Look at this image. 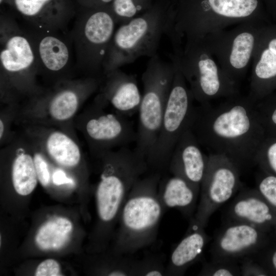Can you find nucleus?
Segmentation results:
<instances>
[{"label": "nucleus", "instance_id": "nucleus-5", "mask_svg": "<svg viewBox=\"0 0 276 276\" xmlns=\"http://www.w3.org/2000/svg\"><path fill=\"white\" fill-rule=\"evenodd\" d=\"M184 41L180 52L170 57L177 64L195 101L205 105L239 94L238 84L222 70L203 38Z\"/></svg>", "mask_w": 276, "mask_h": 276}, {"label": "nucleus", "instance_id": "nucleus-13", "mask_svg": "<svg viewBox=\"0 0 276 276\" xmlns=\"http://www.w3.org/2000/svg\"><path fill=\"white\" fill-rule=\"evenodd\" d=\"M96 101L83 116L82 129L93 151L101 156L117 147H125L136 139V131L127 117L106 112Z\"/></svg>", "mask_w": 276, "mask_h": 276}, {"label": "nucleus", "instance_id": "nucleus-8", "mask_svg": "<svg viewBox=\"0 0 276 276\" xmlns=\"http://www.w3.org/2000/svg\"><path fill=\"white\" fill-rule=\"evenodd\" d=\"M160 131L147 158L149 168L157 172L168 168L174 147L183 132L191 128L196 107L194 99L176 63Z\"/></svg>", "mask_w": 276, "mask_h": 276}, {"label": "nucleus", "instance_id": "nucleus-22", "mask_svg": "<svg viewBox=\"0 0 276 276\" xmlns=\"http://www.w3.org/2000/svg\"><path fill=\"white\" fill-rule=\"evenodd\" d=\"M42 136H33L45 154L58 165L67 168L77 166L82 159L78 144L68 134L58 130H50Z\"/></svg>", "mask_w": 276, "mask_h": 276}, {"label": "nucleus", "instance_id": "nucleus-16", "mask_svg": "<svg viewBox=\"0 0 276 276\" xmlns=\"http://www.w3.org/2000/svg\"><path fill=\"white\" fill-rule=\"evenodd\" d=\"M99 88L95 100L105 108L110 105L126 117L138 112L142 95L135 75L114 70L104 74Z\"/></svg>", "mask_w": 276, "mask_h": 276}, {"label": "nucleus", "instance_id": "nucleus-14", "mask_svg": "<svg viewBox=\"0 0 276 276\" xmlns=\"http://www.w3.org/2000/svg\"><path fill=\"white\" fill-rule=\"evenodd\" d=\"M226 221L214 237L212 260L238 262L263 246L264 230L245 222Z\"/></svg>", "mask_w": 276, "mask_h": 276}, {"label": "nucleus", "instance_id": "nucleus-29", "mask_svg": "<svg viewBox=\"0 0 276 276\" xmlns=\"http://www.w3.org/2000/svg\"><path fill=\"white\" fill-rule=\"evenodd\" d=\"M241 275H265L263 267L250 257H246L240 261Z\"/></svg>", "mask_w": 276, "mask_h": 276}, {"label": "nucleus", "instance_id": "nucleus-27", "mask_svg": "<svg viewBox=\"0 0 276 276\" xmlns=\"http://www.w3.org/2000/svg\"><path fill=\"white\" fill-rule=\"evenodd\" d=\"M238 262L225 260H214L203 264L199 275L235 276L241 275Z\"/></svg>", "mask_w": 276, "mask_h": 276}, {"label": "nucleus", "instance_id": "nucleus-25", "mask_svg": "<svg viewBox=\"0 0 276 276\" xmlns=\"http://www.w3.org/2000/svg\"><path fill=\"white\" fill-rule=\"evenodd\" d=\"M255 106L266 137H276V92L257 102Z\"/></svg>", "mask_w": 276, "mask_h": 276}, {"label": "nucleus", "instance_id": "nucleus-10", "mask_svg": "<svg viewBox=\"0 0 276 276\" xmlns=\"http://www.w3.org/2000/svg\"><path fill=\"white\" fill-rule=\"evenodd\" d=\"M264 27L261 21H248L202 37L222 70L237 84L252 62Z\"/></svg>", "mask_w": 276, "mask_h": 276}, {"label": "nucleus", "instance_id": "nucleus-17", "mask_svg": "<svg viewBox=\"0 0 276 276\" xmlns=\"http://www.w3.org/2000/svg\"><path fill=\"white\" fill-rule=\"evenodd\" d=\"M251 63L248 96L257 102L276 89V28L263 27Z\"/></svg>", "mask_w": 276, "mask_h": 276}, {"label": "nucleus", "instance_id": "nucleus-20", "mask_svg": "<svg viewBox=\"0 0 276 276\" xmlns=\"http://www.w3.org/2000/svg\"><path fill=\"white\" fill-rule=\"evenodd\" d=\"M210 237L204 227L194 219L190 220L186 234L175 246L166 266V275L180 276L201 257Z\"/></svg>", "mask_w": 276, "mask_h": 276}, {"label": "nucleus", "instance_id": "nucleus-23", "mask_svg": "<svg viewBox=\"0 0 276 276\" xmlns=\"http://www.w3.org/2000/svg\"><path fill=\"white\" fill-rule=\"evenodd\" d=\"M14 157L11 168L13 188L19 195L26 196L35 189L38 181L29 140L11 144Z\"/></svg>", "mask_w": 276, "mask_h": 276}, {"label": "nucleus", "instance_id": "nucleus-31", "mask_svg": "<svg viewBox=\"0 0 276 276\" xmlns=\"http://www.w3.org/2000/svg\"><path fill=\"white\" fill-rule=\"evenodd\" d=\"M52 180L54 184L60 186L64 184L74 185V180L68 177L66 173L61 169L55 170L52 176Z\"/></svg>", "mask_w": 276, "mask_h": 276}, {"label": "nucleus", "instance_id": "nucleus-30", "mask_svg": "<svg viewBox=\"0 0 276 276\" xmlns=\"http://www.w3.org/2000/svg\"><path fill=\"white\" fill-rule=\"evenodd\" d=\"M36 276H58L60 274V267L57 261L49 259L41 262L36 268Z\"/></svg>", "mask_w": 276, "mask_h": 276}, {"label": "nucleus", "instance_id": "nucleus-24", "mask_svg": "<svg viewBox=\"0 0 276 276\" xmlns=\"http://www.w3.org/2000/svg\"><path fill=\"white\" fill-rule=\"evenodd\" d=\"M73 229V223L67 218L53 217L39 227L35 236V243L43 250L60 249L69 241Z\"/></svg>", "mask_w": 276, "mask_h": 276}, {"label": "nucleus", "instance_id": "nucleus-4", "mask_svg": "<svg viewBox=\"0 0 276 276\" xmlns=\"http://www.w3.org/2000/svg\"><path fill=\"white\" fill-rule=\"evenodd\" d=\"M101 157L103 167L96 191L97 210L100 221L110 225L119 219L132 188L149 166L145 158L126 146Z\"/></svg>", "mask_w": 276, "mask_h": 276}, {"label": "nucleus", "instance_id": "nucleus-28", "mask_svg": "<svg viewBox=\"0 0 276 276\" xmlns=\"http://www.w3.org/2000/svg\"><path fill=\"white\" fill-rule=\"evenodd\" d=\"M257 179L256 189L261 196L276 210V176L264 171Z\"/></svg>", "mask_w": 276, "mask_h": 276}, {"label": "nucleus", "instance_id": "nucleus-9", "mask_svg": "<svg viewBox=\"0 0 276 276\" xmlns=\"http://www.w3.org/2000/svg\"><path fill=\"white\" fill-rule=\"evenodd\" d=\"M116 23L111 13L97 10L78 18L69 34L76 68L85 77L101 79L105 58Z\"/></svg>", "mask_w": 276, "mask_h": 276}, {"label": "nucleus", "instance_id": "nucleus-33", "mask_svg": "<svg viewBox=\"0 0 276 276\" xmlns=\"http://www.w3.org/2000/svg\"><path fill=\"white\" fill-rule=\"evenodd\" d=\"M101 3L107 4L113 1V0H99Z\"/></svg>", "mask_w": 276, "mask_h": 276}, {"label": "nucleus", "instance_id": "nucleus-32", "mask_svg": "<svg viewBox=\"0 0 276 276\" xmlns=\"http://www.w3.org/2000/svg\"><path fill=\"white\" fill-rule=\"evenodd\" d=\"M270 262L273 269L276 272V249L272 252L270 257Z\"/></svg>", "mask_w": 276, "mask_h": 276}, {"label": "nucleus", "instance_id": "nucleus-26", "mask_svg": "<svg viewBox=\"0 0 276 276\" xmlns=\"http://www.w3.org/2000/svg\"><path fill=\"white\" fill-rule=\"evenodd\" d=\"M255 164L263 171L276 176V137L265 138L257 152Z\"/></svg>", "mask_w": 276, "mask_h": 276}, {"label": "nucleus", "instance_id": "nucleus-1", "mask_svg": "<svg viewBox=\"0 0 276 276\" xmlns=\"http://www.w3.org/2000/svg\"><path fill=\"white\" fill-rule=\"evenodd\" d=\"M256 103L238 94L217 106L199 104L190 129L201 145L227 156L241 170L255 164L266 137Z\"/></svg>", "mask_w": 276, "mask_h": 276}, {"label": "nucleus", "instance_id": "nucleus-7", "mask_svg": "<svg viewBox=\"0 0 276 276\" xmlns=\"http://www.w3.org/2000/svg\"><path fill=\"white\" fill-rule=\"evenodd\" d=\"M174 71L172 61H164L157 54L150 58L142 74L143 93L134 150L146 161L158 136Z\"/></svg>", "mask_w": 276, "mask_h": 276}, {"label": "nucleus", "instance_id": "nucleus-11", "mask_svg": "<svg viewBox=\"0 0 276 276\" xmlns=\"http://www.w3.org/2000/svg\"><path fill=\"white\" fill-rule=\"evenodd\" d=\"M240 168L227 156L209 155L206 172L200 187V197L193 217L205 227L211 215L228 201L241 188Z\"/></svg>", "mask_w": 276, "mask_h": 276}, {"label": "nucleus", "instance_id": "nucleus-6", "mask_svg": "<svg viewBox=\"0 0 276 276\" xmlns=\"http://www.w3.org/2000/svg\"><path fill=\"white\" fill-rule=\"evenodd\" d=\"M169 14L153 10L120 25L109 45L103 75L140 57L156 55L161 38L167 32Z\"/></svg>", "mask_w": 276, "mask_h": 276}, {"label": "nucleus", "instance_id": "nucleus-18", "mask_svg": "<svg viewBox=\"0 0 276 276\" xmlns=\"http://www.w3.org/2000/svg\"><path fill=\"white\" fill-rule=\"evenodd\" d=\"M209 160L190 128L180 137L172 153L168 169L172 175L179 176L200 191Z\"/></svg>", "mask_w": 276, "mask_h": 276}, {"label": "nucleus", "instance_id": "nucleus-15", "mask_svg": "<svg viewBox=\"0 0 276 276\" xmlns=\"http://www.w3.org/2000/svg\"><path fill=\"white\" fill-rule=\"evenodd\" d=\"M33 40L38 66V75L54 84L71 78L72 43L68 34L44 33L27 28Z\"/></svg>", "mask_w": 276, "mask_h": 276}, {"label": "nucleus", "instance_id": "nucleus-12", "mask_svg": "<svg viewBox=\"0 0 276 276\" xmlns=\"http://www.w3.org/2000/svg\"><path fill=\"white\" fill-rule=\"evenodd\" d=\"M101 79L84 77L68 78L53 84L49 90L31 99L33 108L53 122H65L74 117L82 103L99 89Z\"/></svg>", "mask_w": 276, "mask_h": 276}, {"label": "nucleus", "instance_id": "nucleus-21", "mask_svg": "<svg viewBox=\"0 0 276 276\" xmlns=\"http://www.w3.org/2000/svg\"><path fill=\"white\" fill-rule=\"evenodd\" d=\"M200 191L183 178L172 175L161 178L157 194L165 211L169 209L178 210L184 217L190 220L196 212Z\"/></svg>", "mask_w": 276, "mask_h": 276}, {"label": "nucleus", "instance_id": "nucleus-3", "mask_svg": "<svg viewBox=\"0 0 276 276\" xmlns=\"http://www.w3.org/2000/svg\"><path fill=\"white\" fill-rule=\"evenodd\" d=\"M161 178L157 171L141 177L132 188L119 215L114 254L131 256L156 242L166 211L157 194Z\"/></svg>", "mask_w": 276, "mask_h": 276}, {"label": "nucleus", "instance_id": "nucleus-34", "mask_svg": "<svg viewBox=\"0 0 276 276\" xmlns=\"http://www.w3.org/2000/svg\"><path fill=\"white\" fill-rule=\"evenodd\" d=\"M3 0H0V3L1 4L2 3Z\"/></svg>", "mask_w": 276, "mask_h": 276}, {"label": "nucleus", "instance_id": "nucleus-19", "mask_svg": "<svg viewBox=\"0 0 276 276\" xmlns=\"http://www.w3.org/2000/svg\"><path fill=\"white\" fill-rule=\"evenodd\" d=\"M274 211L256 189H246L231 202L225 216L226 220L245 222L265 231L267 226L276 225Z\"/></svg>", "mask_w": 276, "mask_h": 276}, {"label": "nucleus", "instance_id": "nucleus-2", "mask_svg": "<svg viewBox=\"0 0 276 276\" xmlns=\"http://www.w3.org/2000/svg\"><path fill=\"white\" fill-rule=\"evenodd\" d=\"M0 71L1 98L7 103L13 105L44 91L37 83L38 66L32 36L8 17L0 21Z\"/></svg>", "mask_w": 276, "mask_h": 276}]
</instances>
